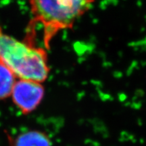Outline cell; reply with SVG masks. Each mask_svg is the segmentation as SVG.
I'll return each instance as SVG.
<instances>
[{"instance_id": "6da1fadb", "label": "cell", "mask_w": 146, "mask_h": 146, "mask_svg": "<svg viewBox=\"0 0 146 146\" xmlns=\"http://www.w3.org/2000/svg\"><path fill=\"white\" fill-rule=\"evenodd\" d=\"M0 62L7 66L16 78L43 83L50 69L45 49L31 42H24L5 33L0 27Z\"/></svg>"}, {"instance_id": "7a4b0ae2", "label": "cell", "mask_w": 146, "mask_h": 146, "mask_svg": "<svg viewBox=\"0 0 146 146\" xmlns=\"http://www.w3.org/2000/svg\"><path fill=\"white\" fill-rule=\"evenodd\" d=\"M96 0H29L33 22L43 28L46 49L60 31L72 29L76 22L90 10Z\"/></svg>"}, {"instance_id": "3957f363", "label": "cell", "mask_w": 146, "mask_h": 146, "mask_svg": "<svg viewBox=\"0 0 146 146\" xmlns=\"http://www.w3.org/2000/svg\"><path fill=\"white\" fill-rule=\"evenodd\" d=\"M43 83L18 78L14 84L11 98L14 105L23 114H29L39 108L45 97Z\"/></svg>"}, {"instance_id": "277c9868", "label": "cell", "mask_w": 146, "mask_h": 146, "mask_svg": "<svg viewBox=\"0 0 146 146\" xmlns=\"http://www.w3.org/2000/svg\"><path fill=\"white\" fill-rule=\"evenodd\" d=\"M9 146H52L50 136L44 131L29 129L11 136L6 133Z\"/></svg>"}, {"instance_id": "5b68a950", "label": "cell", "mask_w": 146, "mask_h": 146, "mask_svg": "<svg viewBox=\"0 0 146 146\" xmlns=\"http://www.w3.org/2000/svg\"><path fill=\"white\" fill-rule=\"evenodd\" d=\"M16 81L15 74L0 62V101L10 98Z\"/></svg>"}]
</instances>
